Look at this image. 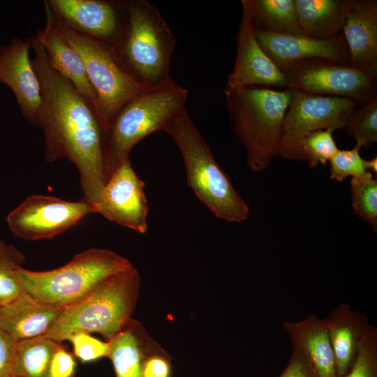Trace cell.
Instances as JSON below:
<instances>
[{"label":"cell","instance_id":"cell-3","mask_svg":"<svg viewBox=\"0 0 377 377\" xmlns=\"http://www.w3.org/2000/svg\"><path fill=\"white\" fill-rule=\"evenodd\" d=\"M174 140L182 157L187 184L198 199L217 218L242 222L249 209L216 161L186 108L162 130Z\"/></svg>","mask_w":377,"mask_h":377},{"label":"cell","instance_id":"cell-25","mask_svg":"<svg viewBox=\"0 0 377 377\" xmlns=\"http://www.w3.org/2000/svg\"><path fill=\"white\" fill-rule=\"evenodd\" d=\"M59 343L43 336L17 341L13 377H47Z\"/></svg>","mask_w":377,"mask_h":377},{"label":"cell","instance_id":"cell-34","mask_svg":"<svg viewBox=\"0 0 377 377\" xmlns=\"http://www.w3.org/2000/svg\"><path fill=\"white\" fill-rule=\"evenodd\" d=\"M171 358L161 347L146 358L142 377H170Z\"/></svg>","mask_w":377,"mask_h":377},{"label":"cell","instance_id":"cell-30","mask_svg":"<svg viewBox=\"0 0 377 377\" xmlns=\"http://www.w3.org/2000/svg\"><path fill=\"white\" fill-rule=\"evenodd\" d=\"M352 207L355 214L377 228V180L373 177L350 180Z\"/></svg>","mask_w":377,"mask_h":377},{"label":"cell","instance_id":"cell-32","mask_svg":"<svg viewBox=\"0 0 377 377\" xmlns=\"http://www.w3.org/2000/svg\"><path fill=\"white\" fill-rule=\"evenodd\" d=\"M73 349V355L82 362H91L102 357H108L110 343L101 341L87 332H79L73 334L68 339Z\"/></svg>","mask_w":377,"mask_h":377},{"label":"cell","instance_id":"cell-20","mask_svg":"<svg viewBox=\"0 0 377 377\" xmlns=\"http://www.w3.org/2000/svg\"><path fill=\"white\" fill-rule=\"evenodd\" d=\"M333 350L337 377H343L353 366L361 339L369 323L366 316L343 303L323 318Z\"/></svg>","mask_w":377,"mask_h":377},{"label":"cell","instance_id":"cell-31","mask_svg":"<svg viewBox=\"0 0 377 377\" xmlns=\"http://www.w3.org/2000/svg\"><path fill=\"white\" fill-rule=\"evenodd\" d=\"M343 377H377V328L370 323L361 339L356 359Z\"/></svg>","mask_w":377,"mask_h":377},{"label":"cell","instance_id":"cell-11","mask_svg":"<svg viewBox=\"0 0 377 377\" xmlns=\"http://www.w3.org/2000/svg\"><path fill=\"white\" fill-rule=\"evenodd\" d=\"M291 100L286 112L279 155L286 158L306 135L318 130L332 133L345 127L356 105L350 99L312 94L289 89Z\"/></svg>","mask_w":377,"mask_h":377},{"label":"cell","instance_id":"cell-35","mask_svg":"<svg viewBox=\"0 0 377 377\" xmlns=\"http://www.w3.org/2000/svg\"><path fill=\"white\" fill-rule=\"evenodd\" d=\"M17 341L0 328V377H13Z\"/></svg>","mask_w":377,"mask_h":377},{"label":"cell","instance_id":"cell-14","mask_svg":"<svg viewBox=\"0 0 377 377\" xmlns=\"http://www.w3.org/2000/svg\"><path fill=\"white\" fill-rule=\"evenodd\" d=\"M50 8L72 29L116 46L124 30L122 1L47 0Z\"/></svg>","mask_w":377,"mask_h":377},{"label":"cell","instance_id":"cell-18","mask_svg":"<svg viewBox=\"0 0 377 377\" xmlns=\"http://www.w3.org/2000/svg\"><path fill=\"white\" fill-rule=\"evenodd\" d=\"M63 309L44 304L22 290L14 300L0 306V328L17 341L43 337Z\"/></svg>","mask_w":377,"mask_h":377},{"label":"cell","instance_id":"cell-4","mask_svg":"<svg viewBox=\"0 0 377 377\" xmlns=\"http://www.w3.org/2000/svg\"><path fill=\"white\" fill-rule=\"evenodd\" d=\"M124 26L113 47L125 69L147 89L172 80L170 66L177 40L159 10L145 0L122 1Z\"/></svg>","mask_w":377,"mask_h":377},{"label":"cell","instance_id":"cell-8","mask_svg":"<svg viewBox=\"0 0 377 377\" xmlns=\"http://www.w3.org/2000/svg\"><path fill=\"white\" fill-rule=\"evenodd\" d=\"M188 94L186 89L172 80L147 89L119 110L107 135L108 179L136 144L151 133L162 131L185 108Z\"/></svg>","mask_w":377,"mask_h":377},{"label":"cell","instance_id":"cell-12","mask_svg":"<svg viewBox=\"0 0 377 377\" xmlns=\"http://www.w3.org/2000/svg\"><path fill=\"white\" fill-rule=\"evenodd\" d=\"M99 214L119 226L144 234L148 229V203L145 182L133 169L129 156L110 175L93 205Z\"/></svg>","mask_w":377,"mask_h":377},{"label":"cell","instance_id":"cell-28","mask_svg":"<svg viewBox=\"0 0 377 377\" xmlns=\"http://www.w3.org/2000/svg\"><path fill=\"white\" fill-rule=\"evenodd\" d=\"M360 147L357 145L350 149H338L330 160V177L341 182L346 177H373L370 170L376 173L377 158L371 160L362 158L360 154Z\"/></svg>","mask_w":377,"mask_h":377},{"label":"cell","instance_id":"cell-23","mask_svg":"<svg viewBox=\"0 0 377 377\" xmlns=\"http://www.w3.org/2000/svg\"><path fill=\"white\" fill-rule=\"evenodd\" d=\"M351 0H294L305 36L327 39L340 34Z\"/></svg>","mask_w":377,"mask_h":377},{"label":"cell","instance_id":"cell-15","mask_svg":"<svg viewBox=\"0 0 377 377\" xmlns=\"http://www.w3.org/2000/svg\"><path fill=\"white\" fill-rule=\"evenodd\" d=\"M30 49L31 38H15L8 45H0V83L13 91L22 116L37 126L42 97Z\"/></svg>","mask_w":377,"mask_h":377},{"label":"cell","instance_id":"cell-26","mask_svg":"<svg viewBox=\"0 0 377 377\" xmlns=\"http://www.w3.org/2000/svg\"><path fill=\"white\" fill-rule=\"evenodd\" d=\"M338 149L332 133L318 130L304 136L286 158L305 161L313 168L319 164L325 165Z\"/></svg>","mask_w":377,"mask_h":377},{"label":"cell","instance_id":"cell-27","mask_svg":"<svg viewBox=\"0 0 377 377\" xmlns=\"http://www.w3.org/2000/svg\"><path fill=\"white\" fill-rule=\"evenodd\" d=\"M24 262V256L18 249L0 239V306L22 292L18 272Z\"/></svg>","mask_w":377,"mask_h":377},{"label":"cell","instance_id":"cell-9","mask_svg":"<svg viewBox=\"0 0 377 377\" xmlns=\"http://www.w3.org/2000/svg\"><path fill=\"white\" fill-rule=\"evenodd\" d=\"M281 71L287 89L351 100L361 105L376 95L377 68L364 69L322 59L293 62Z\"/></svg>","mask_w":377,"mask_h":377},{"label":"cell","instance_id":"cell-22","mask_svg":"<svg viewBox=\"0 0 377 377\" xmlns=\"http://www.w3.org/2000/svg\"><path fill=\"white\" fill-rule=\"evenodd\" d=\"M116 377H142L147 357L159 348L138 321L131 318L110 341Z\"/></svg>","mask_w":377,"mask_h":377},{"label":"cell","instance_id":"cell-10","mask_svg":"<svg viewBox=\"0 0 377 377\" xmlns=\"http://www.w3.org/2000/svg\"><path fill=\"white\" fill-rule=\"evenodd\" d=\"M94 214L93 205L84 198L68 201L40 194L30 195L6 216L10 230L28 241L50 239Z\"/></svg>","mask_w":377,"mask_h":377},{"label":"cell","instance_id":"cell-17","mask_svg":"<svg viewBox=\"0 0 377 377\" xmlns=\"http://www.w3.org/2000/svg\"><path fill=\"white\" fill-rule=\"evenodd\" d=\"M342 31L350 65L377 68V1L351 0Z\"/></svg>","mask_w":377,"mask_h":377},{"label":"cell","instance_id":"cell-19","mask_svg":"<svg viewBox=\"0 0 377 377\" xmlns=\"http://www.w3.org/2000/svg\"><path fill=\"white\" fill-rule=\"evenodd\" d=\"M292 348L300 352L318 377H337L335 359L324 319L309 313L299 321L284 320Z\"/></svg>","mask_w":377,"mask_h":377},{"label":"cell","instance_id":"cell-6","mask_svg":"<svg viewBox=\"0 0 377 377\" xmlns=\"http://www.w3.org/2000/svg\"><path fill=\"white\" fill-rule=\"evenodd\" d=\"M133 266L114 251L91 248L76 254L66 265L47 271L22 267L18 272L23 290L40 302L64 308L84 297L108 277Z\"/></svg>","mask_w":377,"mask_h":377},{"label":"cell","instance_id":"cell-36","mask_svg":"<svg viewBox=\"0 0 377 377\" xmlns=\"http://www.w3.org/2000/svg\"><path fill=\"white\" fill-rule=\"evenodd\" d=\"M289 362L279 377H318L308 360L297 350L292 348Z\"/></svg>","mask_w":377,"mask_h":377},{"label":"cell","instance_id":"cell-5","mask_svg":"<svg viewBox=\"0 0 377 377\" xmlns=\"http://www.w3.org/2000/svg\"><path fill=\"white\" fill-rule=\"evenodd\" d=\"M140 285L133 266L114 274L75 303L64 308L43 337L61 342L74 333H98L109 341L131 318Z\"/></svg>","mask_w":377,"mask_h":377},{"label":"cell","instance_id":"cell-1","mask_svg":"<svg viewBox=\"0 0 377 377\" xmlns=\"http://www.w3.org/2000/svg\"><path fill=\"white\" fill-rule=\"evenodd\" d=\"M31 49L41 91L37 126L44 133L45 160L70 161L79 172L83 198L93 205L108 179L107 133L92 104L52 66L36 36Z\"/></svg>","mask_w":377,"mask_h":377},{"label":"cell","instance_id":"cell-7","mask_svg":"<svg viewBox=\"0 0 377 377\" xmlns=\"http://www.w3.org/2000/svg\"><path fill=\"white\" fill-rule=\"evenodd\" d=\"M53 25L80 55L96 101L95 111L107 133L119 110L147 88L122 66L109 43L80 33L52 13L46 1Z\"/></svg>","mask_w":377,"mask_h":377},{"label":"cell","instance_id":"cell-24","mask_svg":"<svg viewBox=\"0 0 377 377\" xmlns=\"http://www.w3.org/2000/svg\"><path fill=\"white\" fill-rule=\"evenodd\" d=\"M255 30L304 35L296 15L294 0H247Z\"/></svg>","mask_w":377,"mask_h":377},{"label":"cell","instance_id":"cell-33","mask_svg":"<svg viewBox=\"0 0 377 377\" xmlns=\"http://www.w3.org/2000/svg\"><path fill=\"white\" fill-rule=\"evenodd\" d=\"M75 368L74 355L59 343L52 356L47 377H75Z\"/></svg>","mask_w":377,"mask_h":377},{"label":"cell","instance_id":"cell-13","mask_svg":"<svg viewBox=\"0 0 377 377\" xmlns=\"http://www.w3.org/2000/svg\"><path fill=\"white\" fill-rule=\"evenodd\" d=\"M241 3L242 14L237 34L236 59L226 86H263L287 89L288 83L284 74L267 57L256 38L247 0H242Z\"/></svg>","mask_w":377,"mask_h":377},{"label":"cell","instance_id":"cell-2","mask_svg":"<svg viewBox=\"0 0 377 377\" xmlns=\"http://www.w3.org/2000/svg\"><path fill=\"white\" fill-rule=\"evenodd\" d=\"M224 94L232 131L245 148L249 167L266 168L279 154L290 89L225 86Z\"/></svg>","mask_w":377,"mask_h":377},{"label":"cell","instance_id":"cell-29","mask_svg":"<svg viewBox=\"0 0 377 377\" xmlns=\"http://www.w3.org/2000/svg\"><path fill=\"white\" fill-rule=\"evenodd\" d=\"M344 128L360 147L369 148L376 142L377 96L355 108Z\"/></svg>","mask_w":377,"mask_h":377},{"label":"cell","instance_id":"cell-16","mask_svg":"<svg viewBox=\"0 0 377 377\" xmlns=\"http://www.w3.org/2000/svg\"><path fill=\"white\" fill-rule=\"evenodd\" d=\"M260 47L281 70L286 66L307 59H322L349 64L348 49L343 34L327 39L305 35L269 34L255 30Z\"/></svg>","mask_w":377,"mask_h":377},{"label":"cell","instance_id":"cell-21","mask_svg":"<svg viewBox=\"0 0 377 377\" xmlns=\"http://www.w3.org/2000/svg\"><path fill=\"white\" fill-rule=\"evenodd\" d=\"M46 24L36 34L43 45L52 66L92 104L95 109L96 96L92 88L84 64L77 52L53 25L45 3Z\"/></svg>","mask_w":377,"mask_h":377}]
</instances>
